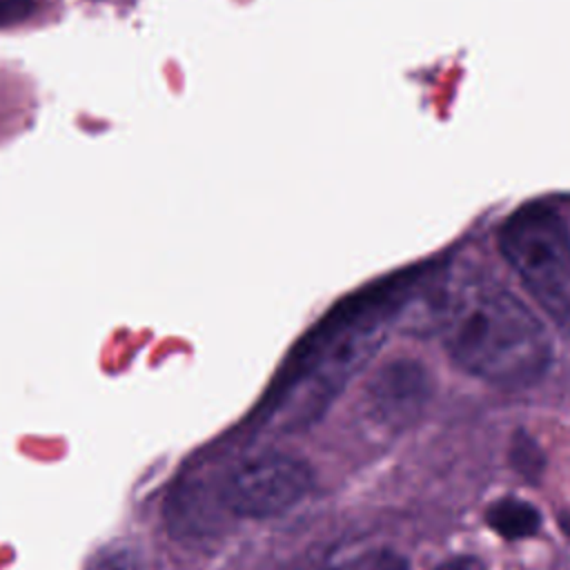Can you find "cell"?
I'll list each match as a JSON object with an SVG mask.
<instances>
[{
	"label": "cell",
	"mask_w": 570,
	"mask_h": 570,
	"mask_svg": "<svg viewBox=\"0 0 570 570\" xmlns=\"http://www.w3.org/2000/svg\"><path fill=\"white\" fill-rule=\"evenodd\" d=\"M436 570H485V566L476 559V557H454V559H448L445 563H441Z\"/></svg>",
	"instance_id": "9"
},
{
	"label": "cell",
	"mask_w": 570,
	"mask_h": 570,
	"mask_svg": "<svg viewBox=\"0 0 570 570\" xmlns=\"http://www.w3.org/2000/svg\"><path fill=\"white\" fill-rule=\"evenodd\" d=\"M436 327L452 361L488 383L528 385L552 356L537 314L479 267H459L443 278Z\"/></svg>",
	"instance_id": "1"
},
{
	"label": "cell",
	"mask_w": 570,
	"mask_h": 570,
	"mask_svg": "<svg viewBox=\"0 0 570 570\" xmlns=\"http://www.w3.org/2000/svg\"><path fill=\"white\" fill-rule=\"evenodd\" d=\"M488 523L505 539H525L539 530L541 514L528 501L505 497L488 510Z\"/></svg>",
	"instance_id": "6"
},
{
	"label": "cell",
	"mask_w": 570,
	"mask_h": 570,
	"mask_svg": "<svg viewBox=\"0 0 570 570\" xmlns=\"http://www.w3.org/2000/svg\"><path fill=\"white\" fill-rule=\"evenodd\" d=\"M318 570H345V568H318Z\"/></svg>",
	"instance_id": "10"
},
{
	"label": "cell",
	"mask_w": 570,
	"mask_h": 570,
	"mask_svg": "<svg viewBox=\"0 0 570 570\" xmlns=\"http://www.w3.org/2000/svg\"><path fill=\"white\" fill-rule=\"evenodd\" d=\"M94 570H145L131 552H114L105 557Z\"/></svg>",
	"instance_id": "8"
},
{
	"label": "cell",
	"mask_w": 570,
	"mask_h": 570,
	"mask_svg": "<svg viewBox=\"0 0 570 570\" xmlns=\"http://www.w3.org/2000/svg\"><path fill=\"white\" fill-rule=\"evenodd\" d=\"M499 247L534 301L570 330V232L543 205L517 209L499 232Z\"/></svg>",
	"instance_id": "3"
},
{
	"label": "cell",
	"mask_w": 570,
	"mask_h": 570,
	"mask_svg": "<svg viewBox=\"0 0 570 570\" xmlns=\"http://www.w3.org/2000/svg\"><path fill=\"white\" fill-rule=\"evenodd\" d=\"M307 465L289 454L267 452L240 463L227 481V503L236 514L265 519L294 508L309 490Z\"/></svg>",
	"instance_id": "4"
},
{
	"label": "cell",
	"mask_w": 570,
	"mask_h": 570,
	"mask_svg": "<svg viewBox=\"0 0 570 570\" xmlns=\"http://www.w3.org/2000/svg\"><path fill=\"white\" fill-rule=\"evenodd\" d=\"M425 394L428 387L421 370L403 363L385 370L372 387L374 407L383 414L385 421L394 423H403L414 416Z\"/></svg>",
	"instance_id": "5"
},
{
	"label": "cell",
	"mask_w": 570,
	"mask_h": 570,
	"mask_svg": "<svg viewBox=\"0 0 570 570\" xmlns=\"http://www.w3.org/2000/svg\"><path fill=\"white\" fill-rule=\"evenodd\" d=\"M53 0H0V31H16L47 22Z\"/></svg>",
	"instance_id": "7"
},
{
	"label": "cell",
	"mask_w": 570,
	"mask_h": 570,
	"mask_svg": "<svg viewBox=\"0 0 570 570\" xmlns=\"http://www.w3.org/2000/svg\"><path fill=\"white\" fill-rule=\"evenodd\" d=\"M396 292L367 296L334 314L292 361L274 399V416L285 423L309 419L365 363L385 334Z\"/></svg>",
	"instance_id": "2"
}]
</instances>
